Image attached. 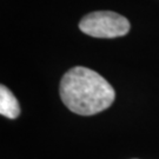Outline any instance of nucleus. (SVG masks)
Returning a JSON list of instances; mask_svg holds the SVG:
<instances>
[{"label":"nucleus","instance_id":"obj_1","mask_svg":"<svg viewBox=\"0 0 159 159\" xmlns=\"http://www.w3.org/2000/svg\"><path fill=\"white\" fill-rule=\"evenodd\" d=\"M59 92L65 106L80 116L99 113L110 107L116 98L107 80L84 66H75L64 74Z\"/></svg>","mask_w":159,"mask_h":159},{"label":"nucleus","instance_id":"obj_3","mask_svg":"<svg viewBox=\"0 0 159 159\" xmlns=\"http://www.w3.org/2000/svg\"><path fill=\"white\" fill-rule=\"evenodd\" d=\"M0 114L10 119H16L20 114V105L6 86H0Z\"/></svg>","mask_w":159,"mask_h":159},{"label":"nucleus","instance_id":"obj_2","mask_svg":"<svg viewBox=\"0 0 159 159\" xmlns=\"http://www.w3.org/2000/svg\"><path fill=\"white\" fill-rule=\"evenodd\" d=\"M83 33L94 38H118L129 33L130 21L112 11H97L86 14L79 21Z\"/></svg>","mask_w":159,"mask_h":159}]
</instances>
